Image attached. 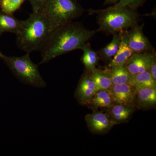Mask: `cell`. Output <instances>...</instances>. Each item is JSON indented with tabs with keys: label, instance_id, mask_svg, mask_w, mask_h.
<instances>
[{
	"label": "cell",
	"instance_id": "6da1fadb",
	"mask_svg": "<svg viewBox=\"0 0 156 156\" xmlns=\"http://www.w3.org/2000/svg\"><path fill=\"white\" fill-rule=\"evenodd\" d=\"M96 32L73 21L57 27L50 33L41 49V60L39 65L73 50H80Z\"/></svg>",
	"mask_w": 156,
	"mask_h": 156
},
{
	"label": "cell",
	"instance_id": "7a4b0ae2",
	"mask_svg": "<svg viewBox=\"0 0 156 156\" xmlns=\"http://www.w3.org/2000/svg\"><path fill=\"white\" fill-rule=\"evenodd\" d=\"M90 14L96 15L98 27L97 32L113 34L122 33L138 24L139 14L136 10L128 6L115 7L89 11Z\"/></svg>",
	"mask_w": 156,
	"mask_h": 156
},
{
	"label": "cell",
	"instance_id": "3957f363",
	"mask_svg": "<svg viewBox=\"0 0 156 156\" xmlns=\"http://www.w3.org/2000/svg\"><path fill=\"white\" fill-rule=\"evenodd\" d=\"M50 33L48 21L43 13L41 11L33 12L27 19L22 20L16 34L17 46L27 53L41 50Z\"/></svg>",
	"mask_w": 156,
	"mask_h": 156
},
{
	"label": "cell",
	"instance_id": "277c9868",
	"mask_svg": "<svg viewBox=\"0 0 156 156\" xmlns=\"http://www.w3.org/2000/svg\"><path fill=\"white\" fill-rule=\"evenodd\" d=\"M41 11L48 21L51 33L80 17L85 10L74 0H47Z\"/></svg>",
	"mask_w": 156,
	"mask_h": 156
},
{
	"label": "cell",
	"instance_id": "5b68a950",
	"mask_svg": "<svg viewBox=\"0 0 156 156\" xmlns=\"http://www.w3.org/2000/svg\"><path fill=\"white\" fill-rule=\"evenodd\" d=\"M1 58L21 83L38 88L46 87L47 84L39 72L38 65L31 60L30 53L21 56L3 55Z\"/></svg>",
	"mask_w": 156,
	"mask_h": 156
},
{
	"label": "cell",
	"instance_id": "8992f818",
	"mask_svg": "<svg viewBox=\"0 0 156 156\" xmlns=\"http://www.w3.org/2000/svg\"><path fill=\"white\" fill-rule=\"evenodd\" d=\"M144 23L137 24L124 32L126 43L134 53L154 52V48L144 33Z\"/></svg>",
	"mask_w": 156,
	"mask_h": 156
},
{
	"label": "cell",
	"instance_id": "52a82bcc",
	"mask_svg": "<svg viewBox=\"0 0 156 156\" xmlns=\"http://www.w3.org/2000/svg\"><path fill=\"white\" fill-rule=\"evenodd\" d=\"M156 59L154 52L134 53L125 65L131 75L148 70L152 63Z\"/></svg>",
	"mask_w": 156,
	"mask_h": 156
},
{
	"label": "cell",
	"instance_id": "ba28073f",
	"mask_svg": "<svg viewBox=\"0 0 156 156\" xmlns=\"http://www.w3.org/2000/svg\"><path fill=\"white\" fill-rule=\"evenodd\" d=\"M115 104L132 107L136 97V90L128 83L112 85L110 89Z\"/></svg>",
	"mask_w": 156,
	"mask_h": 156
},
{
	"label": "cell",
	"instance_id": "9c48e42d",
	"mask_svg": "<svg viewBox=\"0 0 156 156\" xmlns=\"http://www.w3.org/2000/svg\"><path fill=\"white\" fill-rule=\"evenodd\" d=\"M85 120L89 129L96 133L106 132L117 123L108 115L101 112L87 115Z\"/></svg>",
	"mask_w": 156,
	"mask_h": 156
},
{
	"label": "cell",
	"instance_id": "30bf717a",
	"mask_svg": "<svg viewBox=\"0 0 156 156\" xmlns=\"http://www.w3.org/2000/svg\"><path fill=\"white\" fill-rule=\"evenodd\" d=\"M99 91L88 73L82 76L76 90L75 95L79 102L86 104Z\"/></svg>",
	"mask_w": 156,
	"mask_h": 156
},
{
	"label": "cell",
	"instance_id": "8fae6325",
	"mask_svg": "<svg viewBox=\"0 0 156 156\" xmlns=\"http://www.w3.org/2000/svg\"><path fill=\"white\" fill-rule=\"evenodd\" d=\"M124 32L122 33L121 42L119 49L111 61L109 62V67L125 65L128 59L134 54L126 43Z\"/></svg>",
	"mask_w": 156,
	"mask_h": 156
},
{
	"label": "cell",
	"instance_id": "7c38bea8",
	"mask_svg": "<svg viewBox=\"0 0 156 156\" xmlns=\"http://www.w3.org/2000/svg\"><path fill=\"white\" fill-rule=\"evenodd\" d=\"M113 35L110 43L97 52L100 59L104 62H110L115 55L119 49L121 42L122 33Z\"/></svg>",
	"mask_w": 156,
	"mask_h": 156
},
{
	"label": "cell",
	"instance_id": "4fadbf2b",
	"mask_svg": "<svg viewBox=\"0 0 156 156\" xmlns=\"http://www.w3.org/2000/svg\"><path fill=\"white\" fill-rule=\"evenodd\" d=\"M22 20L15 18L12 14L0 12V34L13 33L16 34L21 26Z\"/></svg>",
	"mask_w": 156,
	"mask_h": 156
},
{
	"label": "cell",
	"instance_id": "5bb4252c",
	"mask_svg": "<svg viewBox=\"0 0 156 156\" xmlns=\"http://www.w3.org/2000/svg\"><path fill=\"white\" fill-rule=\"evenodd\" d=\"M105 70L109 76L113 85L128 83L131 78V75L125 65L106 68Z\"/></svg>",
	"mask_w": 156,
	"mask_h": 156
},
{
	"label": "cell",
	"instance_id": "9a60e30c",
	"mask_svg": "<svg viewBox=\"0 0 156 156\" xmlns=\"http://www.w3.org/2000/svg\"><path fill=\"white\" fill-rule=\"evenodd\" d=\"M92 105L95 107L109 108L115 104L110 89L98 91L86 104Z\"/></svg>",
	"mask_w": 156,
	"mask_h": 156
},
{
	"label": "cell",
	"instance_id": "2e32d148",
	"mask_svg": "<svg viewBox=\"0 0 156 156\" xmlns=\"http://www.w3.org/2000/svg\"><path fill=\"white\" fill-rule=\"evenodd\" d=\"M135 90L140 106L143 108H147L156 103V87H146Z\"/></svg>",
	"mask_w": 156,
	"mask_h": 156
},
{
	"label": "cell",
	"instance_id": "e0dca14e",
	"mask_svg": "<svg viewBox=\"0 0 156 156\" xmlns=\"http://www.w3.org/2000/svg\"><path fill=\"white\" fill-rule=\"evenodd\" d=\"M135 89L146 87H156V80H154L148 70L131 75L128 83Z\"/></svg>",
	"mask_w": 156,
	"mask_h": 156
},
{
	"label": "cell",
	"instance_id": "ac0fdd59",
	"mask_svg": "<svg viewBox=\"0 0 156 156\" xmlns=\"http://www.w3.org/2000/svg\"><path fill=\"white\" fill-rule=\"evenodd\" d=\"M88 74L96 84L99 90L110 89L112 83L109 76L105 70L94 69L89 71Z\"/></svg>",
	"mask_w": 156,
	"mask_h": 156
},
{
	"label": "cell",
	"instance_id": "d6986e66",
	"mask_svg": "<svg viewBox=\"0 0 156 156\" xmlns=\"http://www.w3.org/2000/svg\"><path fill=\"white\" fill-rule=\"evenodd\" d=\"M80 50L83 52L82 61L87 70L89 71L95 69L100 59L97 52L92 50L88 43L83 46Z\"/></svg>",
	"mask_w": 156,
	"mask_h": 156
},
{
	"label": "cell",
	"instance_id": "ffe728a7",
	"mask_svg": "<svg viewBox=\"0 0 156 156\" xmlns=\"http://www.w3.org/2000/svg\"><path fill=\"white\" fill-rule=\"evenodd\" d=\"M109 109L112 119L116 123L128 119L133 110L130 107L119 104H115Z\"/></svg>",
	"mask_w": 156,
	"mask_h": 156
},
{
	"label": "cell",
	"instance_id": "44dd1931",
	"mask_svg": "<svg viewBox=\"0 0 156 156\" xmlns=\"http://www.w3.org/2000/svg\"><path fill=\"white\" fill-rule=\"evenodd\" d=\"M26 0H2L1 7L2 12L12 14L20 8Z\"/></svg>",
	"mask_w": 156,
	"mask_h": 156
},
{
	"label": "cell",
	"instance_id": "7402d4cb",
	"mask_svg": "<svg viewBox=\"0 0 156 156\" xmlns=\"http://www.w3.org/2000/svg\"><path fill=\"white\" fill-rule=\"evenodd\" d=\"M147 0H120L114 6L115 7L128 6L134 10H136L139 7L144 4Z\"/></svg>",
	"mask_w": 156,
	"mask_h": 156
},
{
	"label": "cell",
	"instance_id": "603a6c76",
	"mask_svg": "<svg viewBox=\"0 0 156 156\" xmlns=\"http://www.w3.org/2000/svg\"><path fill=\"white\" fill-rule=\"evenodd\" d=\"M32 8L33 12H38L44 5L47 0H28Z\"/></svg>",
	"mask_w": 156,
	"mask_h": 156
},
{
	"label": "cell",
	"instance_id": "cb8c5ba5",
	"mask_svg": "<svg viewBox=\"0 0 156 156\" xmlns=\"http://www.w3.org/2000/svg\"><path fill=\"white\" fill-rule=\"evenodd\" d=\"M148 71L154 79L156 80V59L152 63Z\"/></svg>",
	"mask_w": 156,
	"mask_h": 156
},
{
	"label": "cell",
	"instance_id": "d4e9b609",
	"mask_svg": "<svg viewBox=\"0 0 156 156\" xmlns=\"http://www.w3.org/2000/svg\"><path fill=\"white\" fill-rule=\"evenodd\" d=\"M120 0H104V5H115L119 2Z\"/></svg>",
	"mask_w": 156,
	"mask_h": 156
},
{
	"label": "cell",
	"instance_id": "484cf974",
	"mask_svg": "<svg viewBox=\"0 0 156 156\" xmlns=\"http://www.w3.org/2000/svg\"><path fill=\"white\" fill-rule=\"evenodd\" d=\"M1 34H0V36H1ZM3 55H4V54H3V53H2V52H1V51H0V58H1L2 57Z\"/></svg>",
	"mask_w": 156,
	"mask_h": 156
},
{
	"label": "cell",
	"instance_id": "4316f807",
	"mask_svg": "<svg viewBox=\"0 0 156 156\" xmlns=\"http://www.w3.org/2000/svg\"><path fill=\"white\" fill-rule=\"evenodd\" d=\"M2 0H0V7H1V4H2Z\"/></svg>",
	"mask_w": 156,
	"mask_h": 156
},
{
	"label": "cell",
	"instance_id": "83f0119b",
	"mask_svg": "<svg viewBox=\"0 0 156 156\" xmlns=\"http://www.w3.org/2000/svg\"><path fill=\"white\" fill-rule=\"evenodd\" d=\"M74 1H77V0H74Z\"/></svg>",
	"mask_w": 156,
	"mask_h": 156
}]
</instances>
